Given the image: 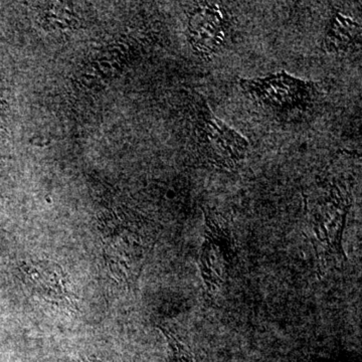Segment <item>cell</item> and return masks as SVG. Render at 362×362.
<instances>
[{
    "mask_svg": "<svg viewBox=\"0 0 362 362\" xmlns=\"http://www.w3.org/2000/svg\"><path fill=\"white\" fill-rule=\"evenodd\" d=\"M361 25L358 21L337 11L328 23L323 45L326 51L338 54L349 52L361 44Z\"/></svg>",
    "mask_w": 362,
    "mask_h": 362,
    "instance_id": "obj_4",
    "label": "cell"
},
{
    "mask_svg": "<svg viewBox=\"0 0 362 362\" xmlns=\"http://www.w3.org/2000/svg\"><path fill=\"white\" fill-rule=\"evenodd\" d=\"M197 136L204 158L221 168H235L249 151L246 138L214 115L204 98L199 101Z\"/></svg>",
    "mask_w": 362,
    "mask_h": 362,
    "instance_id": "obj_2",
    "label": "cell"
},
{
    "mask_svg": "<svg viewBox=\"0 0 362 362\" xmlns=\"http://www.w3.org/2000/svg\"><path fill=\"white\" fill-rule=\"evenodd\" d=\"M73 362H127L116 356H104V354H82L76 357Z\"/></svg>",
    "mask_w": 362,
    "mask_h": 362,
    "instance_id": "obj_5",
    "label": "cell"
},
{
    "mask_svg": "<svg viewBox=\"0 0 362 362\" xmlns=\"http://www.w3.org/2000/svg\"><path fill=\"white\" fill-rule=\"evenodd\" d=\"M228 28V14L223 7L214 4H201L190 13L188 40L195 52L209 58L223 47Z\"/></svg>",
    "mask_w": 362,
    "mask_h": 362,
    "instance_id": "obj_3",
    "label": "cell"
},
{
    "mask_svg": "<svg viewBox=\"0 0 362 362\" xmlns=\"http://www.w3.org/2000/svg\"><path fill=\"white\" fill-rule=\"evenodd\" d=\"M240 86L255 103L277 116L297 115L310 110L317 99L316 84L286 71L266 78H240Z\"/></svg>",
    "mask_w": 362,
    "mask_h": 362,
    "instance_id": "obj_1",
    "label": "cell"
}]
</instances>
